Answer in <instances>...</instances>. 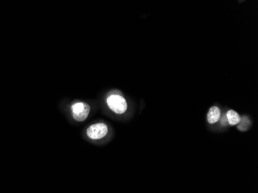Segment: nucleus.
<instances>
[{
  "label": "nucleus",
  "instance_id": "nucleus-1",
  "mask_svg": "<svg viewBox=\"0 0 258 193\" xmlns=\"http://www.w3.org/2000/svg\"><path fill=\"white\" fill-rule=\"evenodd\" d=\"M106 102L110 109L115 114H122L127 111V101L124 97L119 94H111L108 96Z\"/></svg>",
  "mask_w": 258,
  "mask_h": 193
},
{
  "label": "nucleus",
  "instance_id": "nucleus-2",
  "mask_svg": "<svg viewBox=\"0 0 258 193\" xmlns=\"http://www.w3.org/2000/svg\"><path fill=\"white\" fill-rule=\"evenodd\" d=\"M73 117L77 121H84L88 118L91 111V107L89 104L85 102H77L72 107Z\"/></svg>",
  "mask_w": 258,
  "mask_h": 193
},
{
  "label": "nucleus",
  "instance_id": "nucleus-3",
  "mask_svg": "<svg viewBox=\"0 0 258 193\" xmlns=\"http://www.w3.org/2000/svg\"><path fill=\"white\" fill-rule=\"evenodd\" d=\"M108 126L104 123H97L92 124L87 130V136L92 140L103 139L108 134Z\"/></svg>",
  "mask_w": 258,
  "mask_h": 193
},
{
  "label": "nucleus",
  "instance_id": "nucleus-4",
  "mask_svg": "<svg viewBox=\"0 0 258 193\" xmlns=\"http://www.w3.org/2000/svg\"><path fill=\"white\" fill-rule=\"evenodd\" d=\"M221 117V111L217 106L210 107L207 113V121L210 124H214L220 120Z\"/></svg>",
  "mask_w": 258,
  "mask_h": 193
},
{
  "label": "nucleus",
  "instance_id": "nucleus-5",
  "mask_svg": "<svg viewBox=\"0 0 258 193\" xmlns=\"http://www.w3.org/2000/svg\"><path fill=\"white\" fill-rule=\"evenodd\" d=\"M226 117H227V122L230 125H237L240 123L241 119L240 114L233 110H229L226 114Z\"/></svg>",
  "mask_w": 258,
  "mask_h": 193
},
{
  "label": "nucleus",
  "instance_id": "nucleus-6",
  "mask_svg": "<svg viewBox=\"0 0 258 193\" xmlns=\"http://www.w3.org/2000/svg\"><path fill=\"white\" fill-rule=\"evenodd\" d=\"M250 126V119H249V117H247V116H243V117H242L241 119H240V123H239L237 127H238L239 130L244 132V131H247V129H249Z\"/></svg>",
  "mask_w": 258,
  "mask_h": 193
},
{
  "label": "nucleus",
  "instance_id": "nucleus-7",
  "mask_svg": "<svg viewBox=\"0 0 258 193\" xmlns=\"http://www.w3.org/2000/svg\"><path fill=\"white\" fill-rule=\"evenodd\" d=\"M220 121H221V124H224V125H227V124H228L226 115L223 116V117H221V120H220Z\"/></svg>",
  "mask_w": 258,
  "mask_h": 193
}]
</instances>
